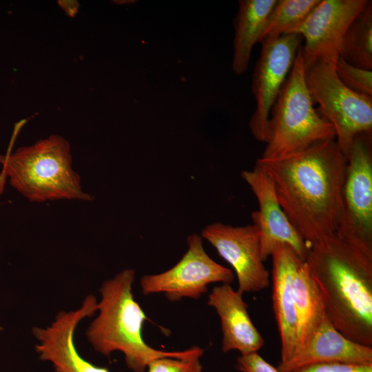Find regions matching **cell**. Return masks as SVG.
I'll return each instance as SVG.
<instances>
[{
  "instance_id": "cell-12",
  "label": "cell",
  "mask_w": 372,
  "mask_h": 372,
  "mask_svg": "<svg viewBox=\"0 0 372 372\" xmlns=\"http://www.w3.org/2000/svg\"><path fill=\"white\" fill-rule=\"evenodd\" d=\"M241 177L258 203L259 209L251 213V218L258 229L262 260L271 256L275 247L281 243L291 247L305 260L309 247L282 209L271 178L256 165L251 170L242 171Z\"/></svg>"
},
{
  "instance_id": "cell-1",
  "label": "cell",
  "mask_w": 372,
  "mask_h": 372,
  "mask_svg": "<svg viewBox=\"0 0 372 372\" xmlns=\"http://www.w3.org/2000/svg\"><path fill=\"white\" fill-rule=\"evenodd\" d=\"M271 178L285 214L308 246L337 232L346 156L334 139L255 163Z\"/></svg>"
},
{
  "instance_id": "cell-6",
  "label": "cell",
  "mask_w": 372,
  "mask_h": 372,
  "mask_svg": "<svg viewBox=\"0 0 372 372\" xmlns=\"http://www.w3.org/2000/svg\"><path fill=\"white\" fill-rule=\"evenodd\" d=\"M335 63L318 61L305 67V81L320 114L335 131V141L346 155L355 138L372 132V97L358 93L338 78Z\"/></svg>"
},
{
  "instance_id": "cell-25",
  "label": "cell",
  "mask_w": 372,
  "mask_h": 372,
  "mask_svg": "<svg viewBox=\"0 0 372 372\" xmlns=\"http://www.w3.org/2000/svg\"><path fill=\"white\" fill-rule=\"evenodd\" d=\"M59 4L65 13L72 17L76 15L79 6V3L76 1H59Z\"/></svg>"
},
{
  "instance_id": "cell-21",
  "label": "cell",
  "mask_w": 372,
  "mask_h": 372,
  "mask_svg": "<svg viewBox=\"0 0 372 372\" xmlns=\"http://www.w3.org/2000/svg\"><path fill=\"white\" fill-rule=\"evenodd\" d=\"M340 80L351 90L372 97V70L352 65L340 56L335 63Z\"/></svg>"
},
{
  "instance_id": "cell-3",
  "label": "cell",
  "mask_w": 372,
  "mask_h": 372,
  "mask_svg": "<svg viewBox=\"0 0 372 372\" xmlns=\"http://www.w3.org/2000/svg\"><path fill=\"white\" fill-rule=\"evenodd\" d=\"M134 270L126 269L103 282L98 316L86 331L94 349L107 356L114 351L123 353L127 366L133 372H145L149 364L157 358H185L203 353L204 350L198 346L180 351H165L145 342L143 327L148 318L134 300Z\"/></svg>"
},
{
  "instance_id": "cell-11",
  "label": "cell",
  "mask_w": 372,
  "mask_h": 372,
  "mask_svg": "<svg viewBox=\"0 0 372 372\" xmlns=\"http://www.w3.org/2000/svg\"><path fill=\"white\" fill-rule=\"evenodd\" d=\"M368 0H320L292 34L304 44L301 53L305 67L318 61L335 63L343 37Z\"/></svg>"
},
{
  "instance_id": "cell-2",
  "label": "cell",
  "mask_w": 372,
  "mask_h": 372,
  "mask_svg": "<svg viewBox=\"0 0 372 372\" xmlns=\"http://www.w3.org/2000/svg\"><path fill=\"white\" fill-rule=\"evenodd\" d=\"M304 261L330 322L372 347V256L335 234L310 247Z\"/></svg>"
},
{
  "instance_id": "cell-4",
  "label": "cell",
  "mask_w": 372,
  "mask_h": 372,
  "mask_svg": "<svg viewBox=\"0 0 372 372\" xmlns=\"http://www.w3.org/2000/svg\"><path fill=\"white\" fill-rule=\"evenodd\" d=\"M1 172L11 187L29 201H92L83 191L79 174L72 168L69 142L51 135L0 158Z\"/></svg>"
},
{
  "instance_id": "cell-23",
  "label": "cell",
  "mask_w": 372,
  "mask_h": 372,
  "mask_svg": "<svg viewBox=\"0 0 372 372\" xmlns=\"http://www.w3.org/2000/svg\"><path fill=\"white\" fill-rule=\"evenodd\" d=\"M294 372H372V364L320 363L301 367Z\"/></svg>"
},
{
  "instance_id": "cell-24",
  "label": "cell",
  "mask_w": 372,
  "mask_h": 372,
  "mask_svg": "<svg viewBox=\"0 0 372 372\" xmlns=\"http://www.w3.org/2000/svg\"><path fill=\"white\" fill-rule=\"evenodd\" d=\"M236 368L240 372H280L258 352L240 355L236 360Z\"/></svg>"
},
{
  "instance_id": "cell-7",
  "label": "cell",
  "mask_w": 372,
  "mask_h": 372,
  "mask_svg": "<svg viewBox=\"0 0 372 372\" xmlns=\"http://www.w3.org/2000/svg\"><path fill=\"white\" fill-rule=\"evenodd\" d=\"M345 156L342 212L336 234L372 256L371 134L357 136Z\"/></svg>"
},
{
  "instance_id": "cell-20",
  "label": "cell",
  "mask_w": 372,
  "mask_h": 372,
  "mask_svg": "<svg viewBox=\"0 0 372 372\" xmlns=\"http://www.w3.org/2000/svg\"><path fill=\"white\" fill-rule=\"evenodd\" d=\"M320 0H277L269 14L259 42L292 34Z\"/></svg>"
},
{
  "instance_id": "cell-16",
  "label": "cell",
  "mask_w": 372,
  "mask_h": 372,
  "mask_svg": "<svg viewBox=\"0 0 372 372\" xmlns=\"http://www.w3.org/2000/svg\"><path fill=\"white\" fill-rule=\"evenodd\" d=\"M344 362L372 364V347L355 342L338 331L327 318L307 344L286 362H280V372H294L311 364Z\"/></svg>"
},
{
  "instance_id": "cell-26",
  "label": "cell",
  "mask_w": 372,
  "mask_h": 372,
  "mask_svg": "<svg viewBox=\"0 0 372 372\" xmlns=\"http://www.w3.org/2000/svg\"><path fill=\"white\" fill-rule=\"evenodd\" d=\"M6 181V178L3 172L0 174V194L3 191L4 185Z\"/></svg>"
},
{
  "instance_id": "cell-5",
  "label": "cell",
  "mask_w": 372,
  "mask_h": 372,
  "mask_svg": "<svg viewBox=\"0 0 372 372\" xmlns=\"http://www.w3.org/2000/svg\"><path fill=\"white\" fill-rule=\"evenodd\" d=\"M335 137L332 125L314 107L306 84L300 46L270 111L266 147L260 158L285 156Z\"/></svg>"
},
{
  "instance_id": "cell-8",
  "label": "cell",
  "mask_w": 372,
  "mask_h": 372,
  "mask_svg": "<svg viewBox=\"0 0 372 372\" xmlns=\"http://www.w3.org/2000/svg\"><path fill=\"white\" fill-rule=\"evenodd\" d=\"M188 249L181 259L167 271L144 275L140 280L141 292L145 295L163 293L171 302L184 298L197 300L207 292L211 283L231 284L234 280L231 269L210 258L206 253L202 237L189 235Z\"/></svg>"
},
{
  "instance_id": "cell-9",
  "label": "cell",
  "mask_w": 372,
  "mask_h": 372,
  "mask_svg": "<svg viewBox=\"0 0 372 372\" xmlns=\"http://www.w3.org/2000/svg\"><path fill=\"white\" fill-rule=\"evenodd\" d=\"M302 41L300 34H286L260 43L262 49L251 86L256 106L249 123L252 135L260 142H266L270 111L291 71Z\"/></svg>"
},
{
  "instance_id": "cell-14",
  "label": "cell",
  "mask_w": 372,
  "mask_h": 372,
  "mask_svg": "<svg viewBox=\"0 0 372 372\" xmlns=\"http://www.w3.org/2000/svg\"><path fill=\"white\" fill-rule=\"evenodd\" d=\"M273 260L272 300L280 342V362L296 352L298 325L293 293V278L302 260L287 245L278 244L271 256Z\"/></svg>"
},
{
  "instance_id": "cell-22",
  "label": "cell",
  "mask_w": 372,
  "mask_h": 372,
  "mask_svg": "<svg viewBox=\"0 0 372 372\" xmlns=\"http://www.w3.org/2000/svg\"><path fill=\"white\" fill-rule=\"evenodd\" d=\"M203 353L185 358L163 357L152 361L147 372H203L200 358Z\"/></svg>"
},
{
  "instance_id": "cell-15",
  "label": "cell",
  "mask_w": 372,
  "mask_h": 372,
  "mask_svg": "<svg viewBox=\"0 0 372 372\" xmlns=\"http://www.w3.org/2000/svg\"><path fill=\"white\" fill-rule=\"evenodd\" d=\"M242 294L230 284L214 287L207 304L213 307L220 320L222 351H238L241 355L257 353L265 340L253 323Z\"/></svg>"
},
{
  "instance_id": "cell-18",
  "label": "cell",
  "mask_w": 372,
  "mask_h": 372,
  "mask_svg": "<svg viewBox=\"0 0 372 372\" xmlns=\"http://www.w3.org/2000/svg\"><path fill=\"white\" fill-rule=\"evenodd\" d=\"M292 286L298 325L296 353L307 344L327 317L321 293L304 260L296 269Z\"/></svg>"
},
{
  "instance_id": "cell-10",
  "label": "cell",
  "mask_w": 372,
  "mask_h": 372,
  "mask_svg": "<svg viewBox=\"0 0 372 372\" xmlns=\"http://www.w3.org/2000/svg\"><path fill=\"white\" fill-rule=\"evenodd\" d=\"M201 237L232 267L238 291L258 292L269 286L270 275L261 256L259 232L255 224L234 227L214 223L202 230Z\"/></svg>"
},
{
  "instance_id": "cell-17",
  "label": "cell",
  "mask_w": 372,
  "mask_h": 372,
  "mask_svg": "<svg viewBox=\"0 0 372 372\" xmlns=\"http://www.w3.org/2000/svg\"><path fill=\"white\" fill-rule=\"evenodd\" d=\"M277 0H241L234 19L231 68L237 75L248 69L254 45L259 42L267 19Z\"/></svg>"
},
{
  "instance_id": "cell-19",
  "label": "cell",
  "mask_w": 372,
  "mask_h": 372,
  "mask_svg": "<svg viewBox=\"0 0 372 372\" xmlns=\"http://www.w3.org/2000/svg\"><path fill=\"white\" fill-rule=\"evenodd\" d=\"M340 56L357 68L372 69V3L355 18L347 28L340 46Z\"/></svg>"
},
{
  "instance_id": "cell-13",
  "label": "cell",
  "mask_w": 372,
  "mask_h": 372,
  "mask_svg": "<svg viewBox=\"0 0 372 372\" xmlns=\"http://www.w3.org/2000/svg\"><path fill=\"white\" fill-rule=\"evenodd\" d=\"M97 303L94 296H87L77 309L59 312L47 327L33 328L32 333L38 340L36 351L41 360L52 364L56 372H110L81 357L74 341L76 327L94 314Z\"/></svg>"
}]
</instances>
